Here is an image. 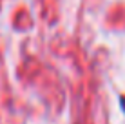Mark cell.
<instances>
[{
    "label": "cell",
    "mask_w": 125,
    "mask_h": 124,
    "mask_svg": "<svg viewBox=\"0 0 125 124\" xmlns=\"http://www.w3.org/2000/svg\"><path fill=\"white\" fill-rule=\"evenodd\" d=\"M120 106H122V110H123V113H125V95L120 97Z\"/></svg>",
    "instance_id": "1"
}]
</instances>
